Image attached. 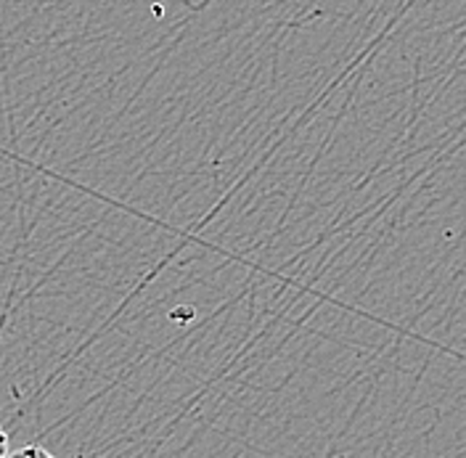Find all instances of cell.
<instances>
[{"label": "cell", "instance_id": "cell-1", "mask_svg": "<svg viewBox=\"0 0 466 458\" xmlns=\"http://www.w3.org/2000/svg\"><path fill=\"white\" fill-rule=\"evenodd\" d=\"M8 458H56L48 448H43V445H25V448H19L16 453H11Z\"/></svg>", "mask_w": 466, "mask_h": 458}, {"label": "cell", "instance_id": "cell-2", "mask_svg": "<svg viewBox=\"0 0 466 458\" xmlns=\"http://www.w3.org/2000/svg\"><path fill=\"white\" fill-rule=\"evenodd\" d=\"M8 456H11V451H8V432L3 430V424H0V458Z\"/></svg>", "mask_w": 466, "mask_h": 458}]
</instances>
